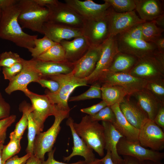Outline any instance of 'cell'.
Returning a JSON list of instances; mask_svg holds the SVG:
<instances>
[{"instance_id":"bcb514c9","label":"cell","mask_w":164,"mask_h":164,"mask_svg":"<svg viewBox=\"0 0 164 164\" xmlns=\"http://www.w3.org/2000/svg\"><path fill=\"white\" fill-rule=\"evenodd\" d=\"M56 148L52 149L48 152V157L46 161H43L42 162V164H84L86 162L84 161H79L77 162L71 163H67L60 162L56 160L54 157V152Z\"/></svg>"},{"instance_id":"7bdbcfd3","label":"cell","mask_w":164,"mask_h":164,"mask_svg":"<svg viewBox=\"0 0 164 164\" xmlns=\"http://www.w3.org/2000/svg\"><path fill=\"white\" fill-rule=\"evenodd\" d=\"M37 83H39L42 87L48 88L52 93L56 92L60 87V84L58 82L45 77L41 78Z\"/></svg>"},{"instance_id":"ab89813d","label":"cell","mask_w":164,"mask_h":164,"mask_svg":"<svg viewBox=\"0 0 164 164\" xmlns=\"http://www.w3.org/2000/svg\"><path fill=\"white\" fill-rule=\"evenodd\" d=\"M93 121H109L112 123L115 120V116L110 106H107L94 115L90 116Z\"/></svg>"},{"instance_id":"52a82bcc","label":"cell","mask_w":164,"mask_h":164,"mask_svg":"<svg viewBox=\"0 0 164 164\" xmlns=\"http://www.w3.org/2000/svg\"><path fill=\"white\" fill-rule=\"evenodd\" d=\"M118 154L133 157L140 162L145 161L159 162L164 158V153L142 146L138 141H133L122 137L117 145Z\"/></svg>"},{"instance_id":"e575fe53","label":"cell","mask_w":164,"mask_h":164,"mask_svg":"<svg viewBox=\"0 0 164 164\" xmlns=\"http://www.w3.org/2000/svg\"><path fill=\"white\" fill-rule=\"evenodd\" d=\"M92 84L87 91L78 95L70 97L68 101H78L95 98L101 99V84L98 82Z\"/></svg>"},{"instance_id":"6da1fadb","label":"cell","mask_w":164,"mask_h":164,"mask_svg":"<svg viewBox=\"0 0 164 164\" xmlns=\"http://www.w3.org/2000/svg\"><path fill=\"white\" fill-rule=\"evenodd\" d=\"M19 13L18 2L2 11L0 21V38L28 50L34 46L35 40L38 36L23 31L18 21Z\"/></svg>"},{"instance_id":"d4e9b609","label":"cell","mask_w":164,"mask_h":164,"mask_svg":"<svg viewBox=\"0 0 164 164\" xmlns=\"http://www.w3.org/2000/svg\"><path fill=\"white\" fill-rule=\"evenodd\" d=\"M135 10L140 19L152 21L164 14L162 1L159 0H135Z\"/></svg>"},{"instance_id":"ffe728a7","label":"cell","mask_w":164,"mask_h":164,"mask_svg":"<svg viewBox=\"0 0 164 164\" xmlns=\"http://www.w3.org/2000/svg\"><path fill=\"white\" fill-rule=\"evenodd\" d=\"M43 34L56 43L63 40L83 36L82 29L74 28L60 24L47 22L42 28Z\"/></svg>"},{"instance_id":"cb8c5ba5","label":"cell","mask_w":164,"mask_h":164,"mask_svg":"<svg viewBox=\"0 0 164 164\" xmlns=\"http://www.w3.org/2000/svg\"><path fill=\"white\" fill-rule=\"evenodd\" d=\"M132 96L134 97L138 103L147 114L148 118L153 121L160 108L164 105V104L145 88L135 93Z\"/></svg>"},{"instance_id":"836d02e7","label":"cell","mask_w":164,"mask_h":164,"mask_svg":"<svg viewBox=\"0 0 164 164\" xmlns=\"http://www.w3.org/2000/svg\"><path fill=\"white\" fill-rule=\"evenodd\" d=\"M56 43L44 36L42 38L36 39L34 46L28 50L33 58L36 59Z\"/></svg>"},{"instance_id":"7dc6e473","label":"cell","mask_w":164,"mask_h":164,"mask_svg":"<svg viewBox=\"0 0 164 164\" xmlns=\"http://www.w3.org/2000/svg\"><path fill=\"white\" fill-rule=\"evenodd\" d=\"M32 155L30 153H26L21 157L15 155L8 159L4 164H25Z\"/></svg>"},{"instance_id":"f546056e","label":"cell","mask_w":164,"mask_h":164,"mask_svg":"<svg viewBox=\"0 0 164 164\" xmlns=\"http://www.w3.org/2000/svg\"><path fill=\"white\" fill-rule=\"evenodd\" d=\"M164 29L158 26L153 21L145 22L142 24V35L145 41L153 43L162 35Z\"/></svg>"},{"instance_id":"7c38bea8","label":"cell","mask_w":164,"mask_h":164,"mask_svg":"<svg viewBox=\"0 0 164 164\" xmlns=\"http://www.w3.org/2000/svg\"><path fill=\"white\" fill-rule=\"evenodd\" d=\"M97 82L101 84H106L120 86L124 88L128 95L131 96L135 93L145 88L147 80L136 77L128 73L105 72Z\"/></svg>"},{"instance_id":"d6986e66","label":"cell","mask_w":164,"mask_h":164,"mask_svg":"<svg viewBox=\"0 0 164 164\" xmlns=\"http://www.w3.org/2000/svg\"><path fill=\"white\" fill-rule=\"evenodd\" d=\"M21 63L23 66L22 70L15 77L9 81L5 92L10 94L13 92L20 91L25 94L29 91L27 86L32 82H37L42 77L36 71L28 66L22 58Z\"/></svg>"},{"instance_id":"4316f807","label":"cell","mask_w":164,"mask_h":164,"mask_svg":"<svg viewBox=\"0 0 164 164\" xmlns=\"http://www.w3.org/2000/svg\"><path fill=\"white\" fill-rule=\"evenodd\" d=\"M101 124L104 128V149L111 152L112 158H121V157L118 153L117 145L120 139L124 137L115 128L112 123L102 121Z\"/></svg>"},{"instance_id":"603a6c76","label":"cell","mask_w":164,"mask_h":164,"mask_svg":"<svg viewBox=\"0 0 164 164\" xmlns=\"http://www.w3.org/2000/svg\"><path fill=\"white\" fill-rule=\"evenodd\" d=\"M60 43L64 50L66 61L72 63L78 60L91 48L87 39L83 36L71 41L63 40Z\"/></svg>"},{"instance_id":"680465c9","label":"cell","mask_w":164,"mask_h":164,"mask_svg":"<svg viewBox=\"0 0 164 164\" xmlns=\"http://www.w3.org/2000/svg\"><path fill=\"white\" fill-rule=\"evenodd\" d=\"M4 142L0 143V164H3L2 161V152L3 148Z\"/></svg>"},{"instance_id":"681fc988","label":"cell","mask_w":164,"mask_h":164,"mask_svg":"<svg viewBox=\"0 0 164 164\" xmlns=\"http://www.w3.org/2000/svg\"><path fill=\"white\" fill-rule=\"evenodd\" d=\"M153 121L162 129H164V105L162 106L159 110Z\"/></svg>"},{"instance_id":"db71d44e","label":"cell","mask_w":164,"mask_h":164,"mask_svg":"<svg viewBox=\"0 0 164 164\" xmlns=\"http://www.w3.org/2000/svg\"><path fill=\"white\" fill-rule=\"evenodd\" d=\"M125 164H141L140 162L136 159L128 156H123Z\"/></svg>"},{"instance_id":"2e32d148","label":"cell","mask_w":164,"mask_h":164,"mask_svg":"<svg viewBox=\"0 0 164 164\" xmlns=\"http://www.w3.org/2000/svg\"><path fill=\"white\" fill-rule=\"evenodd\" d=\"M82 29L83 36L91 47L101 45L110 36L106 16L100 19L85 21Z\"/></svg>"},{"instance_id":"94428289","label":"cell","mask_w":164,"mask_h":164,"mask_svg":"<svg viewBox=\"0 0 164 164\" xmlns=\"http://www.w3.org/2000/svg\"><path fill=\"white\" fill-rule=\"evenodd\" d=\"M2 11L1 9H0V21L1 18V17L2 16Z\"/></svg>"},{"instance_id":"be15d7a7","label":"cell","mask_w":164,"mask_h":164,"mask_svg":"<svg viewBox=\"0 0 164 164\" xmlns=\"http://www.w3.org/2000/svg\"><path fill=\"white\" fill-rule=\"evenodd\" d=\"M1 142H0V143Z\"/></svg>"},{"instance_id":"7a4b0ae2","label":"cell","mask_w":164,"mask_h":164,"mask_svg":"<svg viewBox=\"0 0 164 164\" xmlns=\"http://www.w3.org/2000/svg\"><path fill=\"white\" fill-rule=\"evenodd\" d=\"M46 78L55 80L60 84L59 88L56 92L52 93L46 90L45 93L58 109L62 111H70L68 101L70 94L77 87L87 86L88 84L85 79L76 77L72 71L68 73L51 76Z\"/></svg>"},{"instance_id":"11a10c76","label":"cell","mask_w":164,"mask_h":164,"mask_svg":"<svg viewBox=\"0 0 164 164\" xmlns=\"http://www.w3.org/2000/svg\"><path fill=\"white\" fill-rule=\"evenodd\" d=\"M42 162L33 154L31 155L25 164H42Z\"/></svg>"},{"instance_id":"9c48e42d","label":"cell","mask_w":164,"mask_h":164,"mask_svg":"<svg viewBox=\"0 0 164 164\" xmlns=\"http://www.w3.org/2000/svg\"><path fill=\"white\" fill-rule=\"evenodd\" d=\"M25 95L31 101L33 117L41 132L43 131L46 118L50 116H54L59 110L46 94L40 95L29 91Z\"/></svg>"},{"instance_id":"816d5d0a","label":"cell","mask_w":164,"mask_h":164,"mask_svg":"<svg viewBox=\"0 0 164 164\" xmlns=\"http://www.w3.org/2000/svg\"><path fill=\"white\" fill-rule=\"evenodd\" d=\"M153 43L159 52L164 53V37L163 35L156 39Z\"/></svg>"},{"instance_id":"4dcf8cb0","label":"cell","mask_w":164,"mask_h":164,"mask_svg":"<svg viewBox=\"0 0 164 164\" xmlns=\"http://www.w3.org/2000/svg\"><path fill=\"white\" fill-rule=\"evenodd\" d=\"M36 59L46 61H67L64 50L60 43H56Z\"/></svg>"},{"instance_id":"4fadbf2b","label":"cell","mask_w":164,"mask_h":164,"mask_svg":"<svg viewBox=\"0 0 164 164\" xmlns=\"http://www.w3.org/2000/svg\"><path fill=\"white\" fill-rule=\"evenodd\" d=\"M138 140L142 146L153 151H159L164 148L163 129L149 118L143 123L139 129Z\"/></svg>"},{"instance_id":"3957f363","label":"cell","mask_w":164,"mask_h":164,"mask_svg":"<svg viewBox=\"0 0 164 164\" xmlns=\"http://www.w3.org/2000/svg\"><path fill=\"white\" fill-rule=\"evenodd\" d=\"M18 4L20 9L18 21L22 28L43 34V24L48 21V9L34 0H19Z\"/></svg>"},{"instance_id":"60d3db41","label":"cell","mask_w":164,"mask_h":164,"mask_svg":"<svg viewBox=\"0 0 164 164\" xmlns=\"http://www.w3.org/2000/svg\"><path fill=\"white\" fill-rule=\"evenodd\" d=\"M23 68L21 62L15 63L9 67H3L2 72L4 79L10 81L22 70Z\"/></svg>"},{"instance_id":"484cf974","label":"cell","mask_w":164,"mask_h":164,"mask_svg":"<svg viewBox=\"0 0 164 164\" xmlns=\"http://www.w3.org/2000/svg\"><path fill=\"white\" fill-rule=\"evenodd\" d=\"M115 116V120L112 123L115 128L126 139L133 141H138L139 129L131 124L125 118L119 106L115 104L110 106Z\"/></svg>"},{"instance_id":"30bf717a","label":"cell","mask_w":164,"mask_h":164,"mask_svg":"<svg viewBox=\"0 0 164 164\" xmlns=\"http://www.w3.org/2000/svg\"><path fill=\"white\" fill-rule=\"evenodd\" d=\"M115 37L119 52L132 55L138 58L157 50L153 43L147 42L143 39L130 37L124 32Z\"/></svg>"},{"instance_id":"8992f818","label":"cell","mask_w":164,"mask_h":164,"mask_svg":"<svg viewBox=\"0 0 164 164\" xmlns=\"http://www.w3.org/2000/svg\"><path fill=\"white\" fill-rule=\"evenodd\" d=\"M70 112L58 110L54 116V121L52 126L46 131L41 132L36 135L33 154L42 161L44 160L45 154L53 149L61 129L60 124L64 119L69 117Z\"/></svg>"},{"instance_id":"74e56055","label":"cell","mask_w":164,"mask_h":164,"mask_svg":"<svg viewBox=\"0 0 164 164\" xmlns=\"http://www.w3.org/2000/svg\"><path fill=\"white\" fill-rule=\"evenodd\" d=\"M110 5L114 10L118 13H125L135 10V0H104Z\"/></svg>"},{"instance_id":"e0dca14e","label":"cell","mask_w":164,"mask_h":164,"mask_svg":"<svg viewBox=\"0 0 164 164\" xmlns=\"http://www.w3.org/2000/svg\"><path fill=\"white\" fill-rule=\"evenodd\" d=\"M23 61L43 77L45 78L60 74L68 73L72 71L74 67L73 63L67 61H46L33 58L28 60L23 59Z\"/></svg>"},{"instance_id":"5b68a950","label":"cell","mask_w":164,"mask_h":164,"mask_svg":"<svg viewBox=\"0 0 164 164\" xmlns=\"http://www.w3.org/2000/svg\"><path fill=\"white\" fill-rule=\"evenodd\" d=\"M128 73L146 80L164 78V53L157 50L138 58Z\"/></svg>"},{"instance_id":"83f0119b","label":"cell","mask_w":164,"mask_h":164,"mask_svg":"<svg viewBox=\"0 0 164 164\" xmlns=\"http://www.w3.org/2000/svg\"><path fill=\"white\" fill-rule=\"evenodd\" d=\"M138 59L132 55L119 52L115 56L110 66L105 73H128Z\"/></svg>"},{"instance_id":"ac0fdd59","label":"cell","mask_w":164,"mask_h":164,"mask_svg":"<svg viewBox=\"0 0 164 164\" xmlns=\"http://www.w3.org/2000/svg\"><path fill=\"white\" fill-rule=\"evenodd\" d=\"M102 44L91 47L83 56L73 63L72 72L76 77L85 79L92 73L101 56Z\"/></svg>"},{"instance_id":"f907efd6","label":"cell","mask_w":164,"mask_h":164,"mask_svg":"<svg viewBox=\"0 0 164 164\" xmlns=\"http://www.w3.org/2000/svg\"><path fill=\"white\" fill-rule=\"evenodd\" d=\"M19 0H0V9L2 11L17 4Z\"/></svg>"},{"instance_id":"b9f144b4","label":"cell","mask_w":164,"mask_h":164,"mask_svg":"<svg viewBox=\"0 0 164 164\" xmlns=\"http://www.w3.org/2000/svg\"><path fill=\"white\" fill-rule=\"evenodd\" d=\"M16 118V116L12 114L7 118L0 120V142H4L6 138L7 129L15 122Z\"/></svg>"},{"instance_id":"9f6ffc18","label":"cell","mask_w":164,"mask_h":164,"mask_svg":"<svg viewBox=\"0 0 164 164\" xmlns=\"http://www.w3.org/2000/svg\"><path fill=\"white\" fill-rule=\"evenodd\" d=\"M153 21L158 26L164 29V14L159 16Z\"/></svg>"},{"instance_id":"9a60e30c","label":"cell","mask_w":164,"mask_h":164,"mask_svg":"<svg viewBox=\"0 0 164 164\" xmlns=\"http://www.w3.org/2000/svg\"><path fill=\"white\" fill-rule=\"evenodd\" d=\"M65 2L85 21L105 17L111 6L107 2L99 4L92 0H65Z\"/></svg>"},{"instance_id":"7402d4cb","label":"cell","mask_w":164,"mask_h":164,"mask_svg":"<svg viewBox=\"0 0 164 164\" xmlns=\"http://www.w3.org/2000/svg\"><path fill=\"white\" fill-rule=\"evenodd\" d=\"M74 120L70 117L68 118L67 125L69 127L72 135L73 146L71 153L68 156L63 158L64 161L69 162L73 156L79 155L83 157L86 163H89L95 159L93 150L76 133L73 127Z\"/></svg>"},{"instance_id":"f1b7e54d","label":"cell","mask_w":164,"mask_h":164,"mask_svg":"<svg viewBox=\"0 0 164 164\" xmlns=\"http://www.w3.org/2000/svg\"><path fill=\"white\" fill-rule=\"evenodd\" d=\"M101 90L102 100L109 106L119 104L128 95L124 88L117 85L102 84Z\"/></svg>"},{"instance_id":"1f68e13d","label":"cell","mask_w":164,"mask_h":164,"mask_svg":"<svg viewBox=\"0 0 164 164\" xmlns=\"http://www.w3.org/2000/svg\"><path fill=\"white\" fill-rule=\"evenodd\" d=\"M10 141L7 145H4L2 152L3 164L9 159L18 153L21 149V139L17 138L13 132L10 133Z\"/></svg>"},{"instance_id":"f6af8a7d","label":"cell","mask_w":164,"mask_h":164,"mask_svg":"<svg viewBox=\"0 0 164 164\" xmlns=\"http://www.w3.org/2000/svg\"><path fill=\"white\" fill-rule=\"evenodd\" d=\"M10 106L3 97L0 92V120L10 116Z\"/></svg>"},{"instance_id":"d590c367","label":"cell","mask_w":164,"mask_h":164,"mask_svg":"<svg viewBox=\"0 0 164 164\" xmlns=\"http://www.w3.org/2000/svg\"><path fill=\"white\" fill-rule=\"evenodd\" d=\"M28 145L26 149V153L33 154L34 143L36 137L39 132L35 121L32 112L28 116Z\"/></svg>"},{"instance_id":"d6a6232c","label":"cell","mask_w":164,"mask_h":164,"mask_svg":"<svg viewBox=\"0 0 164 164\" xmlns=\"http://www.w3.org/2000/svg\"><path fill=\"white\" fill-rule=\"evenodd\" d=\"M20 108L22 112V115L21 119L16 123L13 132L17 138L21 139L28 126V115L32 111L33 109L31 105L26 103V102L21 105Z\"/></svg>"},{"instance_id":"91938a15","label":"cell","mask_w":164,"mask_h":164,"mask_svg":"<svg viewBox=\"0 0 164 164\" xmlns=\"http://www.w3.org/2000/svg\"><path fill=\"white\" fill-rule=\"evenodd\" d=\"M140 163L141 164H162L161 162H155L150 161H145L140 162Z\"/></svg>"},{"instance_id":"8d00e7d4","label":"cell","mask_w":164,"mask_h":164,"mask_svg":"<svg viewBox=\"0 0 164 164\" xmlns=\"http://www.w3.org/2000/svg\"><path fill=\"white\" fill-rule=\"evenodd\" d=\"M162 103L164 104V78L147 80L145 87Z\"/></svg>"},{"instance_id":"44dd1931","label":"cell","mask_w":164,"mask_h":164,"mask_svg":"<svg viewBox=\"0 0 164 164\" xmlns=\"http://www.w3.org/2000/svg\"><path fill=\"white\" fill-rule=\"evenodd\" d=\"M127 95L119 104L120 109L128 122L135 128L139 129L148 116L136 101L132 99Z\"/></svg>"},{"instance_id":"ee69618b","label":"cell","mask_w":164,"mask_h":164,"mask_svg":"<svg viewBox=\"0 0 164 164\" xmlns=\"http://www.w3.org/2000/svg\"><path fill=\"white\" fill-rule=\"evenodd\" d=\"M108 106L106 103L102 100L100 102L92 105L90 107L82 108L80 111L86 113L90 116L95 115L103 108Z\"/></svg>"},{"instance_id":"f35d334b","label":"cell","mask_w":164,"mask_h":164,"mask_svg":"<svg viewBox=\"0 0 164 164\" xmlns=\"http://www.w3.org/2000/svg\"><path fill=\"white\" fill-rule=\"evenodd\" d=\"M22 58L17 53L11 51H5L0 54V67H8L21 62Z\"/></svg>"},{"instance_id":"c3c4849f","label":"cell","mask_w":164,"mask_h":164,"mask_svg":"<svg viewBox=\"0 0 164 164\" xmlns=\"http://www.w3.org/2000/svg\"><path fill=\"white\" fill-rule=\"evenodd\" d=\"M102 160L104 164H125L124 159H114L112 158L110 151H107V153Z\"/></svg>"},{"instance_id":"5bb4252c","label":"cell","mask_w":164,"mask_h":164,"mask_svg":"<svg viewBox=\"0 0 164 164\" xmlns=\"http://www.w3.org/2000/svg\"><path fill=\"white\" fill-rule=\"evenodd\" d=\"M106 18L108 23L110 36H112L126 31L136 25L145 22L140 19L135 10L118 13L111 6L107 11Z\"/></svg>"},{"instance_id":"ba28073f","label":"cell","mask_w":164,"mask_h":164,"mask_svg":"<svg viewBox=\"0 0 164 164\" xmlns=\"http://www.w3.org/2000/svg\"><path fill=\"white\" fill-rule=\"evenodd\" d=\"M49 10L47 22L77 29H82L85 21L67 4L58 1L46 7Z\"/></svg>"},{"instance_id":"6125c7cd","label":"cell","mask_w":164,"mask_h":164,"mask_svg":"<svg viewBox=\"0 0 164 164\" xmlns=\"http://www.w3.org/2000/svg\"><path fill=\"white\" fill-rule=\"evenodd\" d=\"M1 67H0V70H1Z\"/></svg>"},{"instance_id":"277c9868","label":"cell","mask_w":164,"mask_h":164,"mask_svg":"<svg viewBox=\"0 0 164 164\" xmlns=\"http://www.w3.org/2000/svg\"><path fill=\"white\" fill-rule=\"evenodd\" d=\"M78 135L101 157L104 155V128L98 121L92 120L89 115L83 117L79 123H73Z\"/></svg>"},{"instance_id":"f5cc1de1","label":"cell","mask_w":164,"mask_h":164,"mask_svg":"<svg viewBox=\"0 0 164 164\" xmlns=\"http://www.w3.org/2000/svg\"><path fill=\"white\" fill-rule=\"evenodd\" d=\"M39 5L46 7V6L54 4L56 3L58 0H34Z\"/></svg>"},{"instance_id":"8fae6325","label":"cell","mask_w":164,"mask_h":164,"mask_svg":"<svg viewBox=\"0 0 164 164\" xmlns=\"http://www.w3.org/2000/svg\"><path fill=\"white\" fill-rule=\"evenodd\" d=\"M119 51L115 36H110L102 44L101 53L92 73L86 78L87 83L97 82L110 66L114 57Z\"/></svg>"},{"instance_id":"6f0895ef","label":"cell","mask_w":164,"mask_h":164,"mask_svg":"<svg viewBox=\"0 0 164 164\" xmlns=\"http://www.w3.org/2000/svg\"><path fill=\"white\" fill-rule=\"evenodd\" d=\"M84 164H104L101 159H96L93 161L89 163H85Z\"/></svg>"}]
</instances>
